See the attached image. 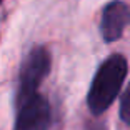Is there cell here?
<instances>
[{"label":"cell","mask_w":130,"mask_h":130,"mask_svg":"<svg viewBox=\"0 0 130 130\" xmlns=\"http://www.w3.org/2000/svg\"><path fill=\"white\" fill-rule=\"evenodd\" d=\"M130 23V7L122 0H112L105 5L100 20V34L107 43L119 40Z\"/></svg>","instance_id":"277c9868"},{"label":"cell","mask_w":130,"mask_h":130,"mask_svg":"<svg viewBox=\"0 0 130 130\" xmlns=\"http://www.w3.org/2000/svg\"><path fill=\"white\" fill-rule=\"evenodd\" d=\"M120 119L125 125L130 127V84L127 85L125 92L122 93V99H120Z\"/></svg>","instance_id":"5b68a950"},{"label":"cell","mask_w":130,"mask_h":130,"mask_svg":"<svg viewBox=\"0 0 130 130\" xmlns=\"http://www.w3.org/2000/svg\"><path fill=\"white\" fill-rule=\"evenodd\" d=\"M84 130H107L103 122H88Z\"/></svg>","instance_id":"8992f818"},{"label":"cell","mask_w":130,"mask_h":130,"mask_svg":"<svg viewBox=\"0 0 130 130\" xmlns=\"http://www.w3.org/2000/svg\"><path fill=\"white\" fill-rule=\"evenodd\" d=\"M50 67H52V57L48 48L43 45H35L22 62L15 99L37 93L42 82L48 75Z\"/></svg>","instance_id":"7a4b0ae2"},{"label":"cell","mask_w":130,"mask_h":130,"mask_svg":"<svg viewBox=\"0 0 130 130\" xmlns=\"http://www.w3.org/2000/svg\"><path fill=\"white\" fill-rule=\"evenodd\" d=\"M0 4H2V0H0Z\"/></svg>","instance_id":"52a82bcc"},{"label":"cell","mask_w":130,"mask_h":130,"mask_svg":"<svg viewBox=\"0 0 130 130\" xmlns=\"http://www.w3.org/2000/svg\"><path fill=\"white\" fill-rule=\"evenodd\" d=\"M52 123V107L40 92L15 99L13 130H48Z\"/></svg>","instance_id":"3957f363"},{"label":"cell","mask_w":130,"mask_h":130,"mask_svg":"<svg viewBox=\"0 0 130 130\" xmlns=\"http://www.w3.org/2000/svg\"><path fill=\"white\" fill-rule=\"evenodd\" d=\"M128 72V62L123 55L113 54L100 63L87 93V105L92 115L105 113L119 97Z\"/></svg>","instance_id":"6da1fadb"}]
</instances>
